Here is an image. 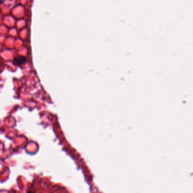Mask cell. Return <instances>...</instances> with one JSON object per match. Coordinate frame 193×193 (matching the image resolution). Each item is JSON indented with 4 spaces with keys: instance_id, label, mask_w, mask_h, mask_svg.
<instances>
[{
    "instance_id": "1",
    "label": "cell",
    "mask_w": 193,
    "mask_h": 193,
    "mask_svg": "<svg viewBox=\"0 0 193 193\" xmlns=\"http://www.w3.org/2000/svg\"><path fill=\"white\" fill-rule=\"evenodd\" d=\"M26 60L24 56L18 55L14 58V63L17 65H21L25 64Z\"/></svg>"
}]
</instances>
